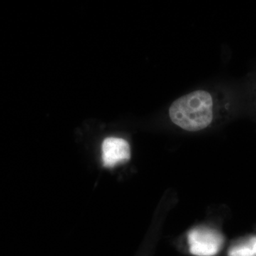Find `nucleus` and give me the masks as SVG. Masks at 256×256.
<instances>
[{"label": "nucleus", "mask_w": 256, "mask_h": 256, "mask_svg": "<svg viewBox=\"0 0 256 256\" xmlns=\"http://www.w3.org/2000/svg\"><path fill=\"white\" fill-rule=\"evenodd\" d=\"M190 252L196 256H213L224 244L222 234L210 228H195L188 234Z\"/></svg>", "instance_id": "f03ea898"}, {"label": "nucleus", "mask_w": 256, "mask_h": 256, "mask_svg": "<svg viewBox=\"0 0 256 256\" xmlns=\"http://www.w3.org/2000/svg\"><path fill=\"white\" fill-rule=\"evenodd\" d=\"M247 244L256 256V236L252 237V238L247 242Z\"/></svg>", "instance_id": "39448f33"}, {"label": "nucleus", "mask_w": 256, "mask_h": 256, "mask_svg": "<svg viewBox=\"0 0 256 256\" xmlns=\"http://www.w3.org/2000/svg\"><path fill=\"white\" fill-rule=\"evenodd\" d=\"M228 256H256L248 244H242L230 248Z\"/></svg>", "instance_id": "20e7f679"}, {"label": "nucleus", "mask_w": 256, "mask_h": 256, "mask_svg": "<svg viewBox=\"0 0 256 256\" xmlns=\"http://www.w3.org/2000/svg\"><path fill=\"white\" fill-rule=\"evenodd\" d=\"M130 158V148L127 141L121 138H106L102 144V164L106 168L126 162Z\"/></svg>", "instance_id": "7ed1b4c3"}, {"label": "nucleus", "mask_w": 256, "mask_h": 256, "mask_svg": "<svg viewBox=\"0 0 256 256\" xmlns=\"http://www.w3.org/2000/svg\"><path fill=\"white\" fill-rule=\"evenodd\" d=\"M169 114L172 121L185 130H202L213 120V99L204 90L190 92L172 104Z\"/></svg>", "instance_id": "f257e3e1"}]
</instances>
